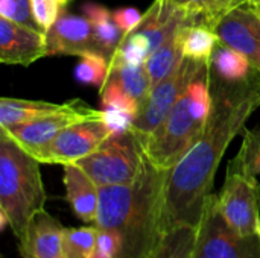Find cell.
<instances>
[{
	"instance_id": "484cf974",
	"label": "cell",
	"mask_w": 260,
	"mask_h": 258,
	"mask_svg": "<svg viewBox=\"0 0 260 258\" xmlns=\"http://www.w3.org/2000/svg\"><path fill=\"white\" fill-rule=\"evenodd\" d=\"M108 65L110 61L96 52L85 53L79 56V62L75 68V76L81 84L102 87L108 76Z\"/></svg>"
},
{
	"instance_id": "44dd1931",
	"label": "cell",
	"mask_w": 260,
	"mask_h": 258,
	"mask_svg": "<svg viewBox=\"0 0 260 258\" xmlns=\"http://www.w3.org/2000/svg\"><path fill=\"white\" fill-rule=\"evenodd\" d=\"M178 27L166 38V41L161 46H158L149 55L148 61L145 62L152 87L157 85L160 81H163L183 58L180 52V46H178Z\"/></svg>"
},
{
	"instance_id": "d6986e66",
	"label": "cell",
	"mask_w": 260,
	"mask_h": 258,
	"mask_svg": "<svg viewBox=\"0 0 260 258\" xmlns=\"http://www.w3.org/2000/svg\"><path fill=\"white\" fill-rule=\"evenodd\" d=\"M165 3L180 9L189 18L209 26L213 30V26L218 20L225 15L229 11L247 3V0H163Z\"/></svg>"
},
{
	"instance_id": "8992f818",
	"label": "cell",
	"mask_w": 260,
	"mask_h": 258,
	"mask_svg": "<svg viewBox=\"0 0 260 258\" xmlns=\"http://www.w3.org/2000/svg\"><path fill=\"white\" fill-rule=\"evenodd\" d=\"M218 207L236 233L260 234V182L239 155L229 163L224 186L218 193Z\"/></svg>"
},
{
	"instance_id": "ac0fdd59",
	"label": "cell",
	"mask_w": 260,
	"mask_h": 258,
	"mask_svg": "<svg viewBox=\"0 0 260 258\" xmlns=\"http://www.w3.org/2000/svg\"><path fill=\"white\" fill-rule=\"evenodd\" d=\"M64 103H52L44 100H29V99H0V129L24 125L44 117L50 113L61 109Z\"/></svg>"
},
{
	"instance_id": "3957f363",
	"label": "cell",
	"mask_w": 260,
	"mask_h": 258,
	"mask_svg": "<svg viewBox=\"0 0 260 258\" xmlns=\"http://www.w3.org/2000/svg\"><path fill=\"white\" fill-rule=\"evenodd\" d=\"M212 109V65L209 64L181 94L163 123L145 140L146 158L171 170L203 134Z\"/></svg>"
},
{
	"instance_id": "ba28073f",
	"label": "cell",
	"mask_w": 260,
	"mask_h": 258,
	"mask_svg": "<svg viewBox=\"0 0 260 258\" xmlns=\"http://www.w3.org/2000/svg\"><path fill=\"white\" fill-rule=\"evenodd\" d=\"M192 258H260V234L232 230L219 211L218 195H212L197 228Z\"/></svg>"
},
{
	"instance_id": "52a82bcc",
	"label": "cell",
	"mask_w": 260,
	"mask_h": 258,
	"mask_svg": "<svg viewBox=\"0 0 260 258\" xmlns=\"http://www.w3.org/2000/svg\"><path fill=\"white\" fill-rule=\"evenodd\" d=\"M209 64L210 61L181 58L177 67L163 81L151 88L131 125V131L142 140V143H145V140L163 123L181 94Z\"/></svg>"
},
{
	"instance_id": "6da1fadb",
	"label": "cell",
	"mask_w": 260,
	"mask_h": 258,
	"mask_svg": "<svg viewBox=\"0 0 260 258\" xmlns=\"http://www.w3.org/2000/svg\"><path fill=\"white\" fill-rule=\"evenodd\" d=\"M260 108V68L242 81H225L212 71V109L207 125L187 151L169 170L165 186V231L198 228L219 163L248 119Z\"/></svg>"
},
{
	"instance_id": "d4e9b609",
	"label": "cell",
	"mask_w": 260,
	"mask_h": 258,
	"mask_svg": "<svg viewBox=\"0 0 260 258\" xmlns=\"http://www.w3.org/2000/svg\"><path fill=\"white\" fill-rule=\"evenodd\" d=\"M152 53L151 44L148 38L137 32H131L125 35L119 47L116 49L114 55L110 59L108 71L117 67H125V65H140L145 64Z\"/></svg>"
},
{
	"instance_id": "cb8c5ba5",
	"label": "cell",
	"mask_w": 260,
	"mask_h": 258,
	"mask_svg": "<svg viewBox=\"0 0 260 258\" xmlns=\"http://www.w3.org/2000/svg\"><path fill=\"white\" fill-rule=\"evenodd\" d=\"M195 239L197 228L181 227L169 230L149 258H192Z\"/></svg>"
},
{
	"instance_id": "83f0119b",
	"label": "cell",
	"mask_w": 260,
	"mask_h": 258,
	"mask_svg": "<svg viewBox=\"0 0 260 258\" xmlns=\"http://www.w3.org/2000/svg\"><path fill=\"white\" fill-rule=\"evenodd\" d=\"M238 155L251 173L260 176V129H244Z\"/></svg>"
},
{
	"instance_id": "30bf717a",
	"label": "cell",
	"mask_w": 260,
	"mask_h": 258,
	"mask_svg": "<svg viewBox=\"0 0 260 258\" xmlns=\"http://www.w3.org/2000/svg\"><path fill=\"white\" fill-rule=\"evenodd\" d=\"M102 116V109H93L81 99H73L70 102H66L64 106L55 113H50L44 117H40L24 125L0 129V132H5L24 151L34 154L35 151L47 144L50 140H53L62 129L69 128L70 125L99 119Z\"/></svg>"
},
{
	"instance_id": "7c38bea8",
	"label": "cell",
	"mask_w": 260,
	"mask_h": 258,
	"mask_svg": "<svg viewBox=\"0 0 260 258\" xmlns=\"http://www.w3.org/2000/svg\"><path fill=\"white\" fill-rule=\"evenodd\" d=\"M44 56V32L0 17V62L27 67Z\"/></svg>"
},
{
	"instance_id": "f546056e",
	"label": "cell",
	"mask_w": 260,
	"mask_h": 258,
	"mask_svg": "<svg viewBox=\"0 0 260 258\" xmlns=\"http://www.w3.org/2000/svg\"><path fill=\"white\" fill-rule=\"evenodd\" d=\"M30 6H32L34 20L40 27V30H43L44 33L56 21L61 12L59 8H62L58 0H30Z\"/></svg>"
},
{
	"instance_id": "8fae6325",
	"label": "cell",
	"mask_w": 260,
	"mask_h": 258,
	"mask_svg": "<svg viewBox=\"0 0 260 258\" xmlns=\"http://www.w3.org/2000/svg\"><path fill=\"white\" fill-rule=\"evenodd\" d=\"M218 41L242 52L260 68V8L244 3L222 15L213 26Z\"/></svg>"
},
{
	"instance_id": "e575fe53",
	"label": "cell",
	"mask_w": 260,
	"mask_h": 258,
	"mask_svg": "<svg viewBox=\"0 0 260 258\" xmlns=\"http://www.w3.org/2000/svg\"><path fill=\"white\" fill-rule=\"evenodd\" d=\"M247 3H251V5H254V0H247Z\"/></svg>"
},
{
	"instance_id": "277c9868",
	"label": "cell",
	"mask_w": 260,
	"mask_h": 258,
	"mask_svg": "<svg viewBox=\"0 0 260 258\" xmlns=\"http://www.w3.org/2000/svg\"><path fill=\"white\" fill-rule=\"evenodd\" d=\"M40 164L34 155L0 132V228L8 225L17 242L47 201Z\"/></svg>"
},
{
	"instance_id": "d6a6232c",
	"label": "cell",
	"mask_w": 260,
	"mask_h": 258,
	"mask_svg": "<svg viewBox=\"0 0 260 258\" xmlns=\"http://www.w3.org/2000/svg\"><path fill=\"white\" fill-rule=\"evenodd\" d=\"M58 2L61 3V6H66V5H67L69 2H72V0H58Z\"/></svg>"
},
{
	"instance_id": "4fadbf2b",
	"label": "cell",
	"mask_w": 260,
	"mask_h": 258,
	"mask_svg": "<svg viewBox=\"0 0 260 258\" xmlns=\"http://www.w3.org/2000/svg\"><path fill=\"white\" fill-rule=\"evenodd\" d=\"M46 47L47 56H82L96 52L90 20L61 11L56 21L46 32Z\"/></svg>"
},
{
	"instance_id": "4dcf8cb0",
	"label": "cell",
	"mask_w": 260,
	"mask_h": 258,
	"mask_svg": "<svg viewBox=\"0 0 260 258\" xmlns=\"http://www.w3.org/2000/svg\"><path fill=\"white\" fill-rule=\"evenodd\" d=\"M113 18L116 24L125 32V35H128L140 24L143 14L134 8H119L113 11Z\"/></svg>"
},
{
	"instance_id": "ffe728a7",
	"label": "cell",
	"mask_w": 260,
	"mask_h": 258,
	"mask_svg": "<svg viewBox=\"0 0 260 258\" xmlns=\"http://www.w3.org/2000/svg\"><path fill=\"white\" fill-rule=\"evenodd\" d=\"M212 71L225 81H242L254 70L250 58L239 50H235L222 43H218L212 59Z\"/></svg>"
},
{
	"instance_id": "2e32d148",
	"label": "cell",
	"mask_w": 260,
	"mask_h": 258,
	"mask_svg": "<svg viewBox=\"0 0 260 258\" xmlns=\"http://www.w3.org/2000/svg\"><path fill=\"white\" fill-rule=\"evenodd\" d=\"M84 14L91 23L96 52L104 55L110 61L116 49L125 38V32L116 24L113 12H110L105 6L87 3L84 5Z\"/></svg>"
},
{
	"instance_id": "5bb4252c",
	"label": "cell",
	"mask_w": 260,
	"mask_h": 258,
	"mask_svg": "<svg viewBox=\"0 0 260 258\" xmlns=\"http://www.w3.org/2000/svg\"><path fill=\"white\" fill-rule=\"evenodd\" d=\"M66 227L46 210L32 217L18 242L21 258H67L64 249Z\"/></svg>"
},
{
	"instance_id": "9a60e30c",
	"label": "cell",
	"mask_w": 260,
	"mask_h": 258,
	"mask_svg": "<svg viewBox=\"0 0 260 258\" xmlns=\"http://www.w3.org/2000/svg\"><path fill=\"white\" fill-rule=\"evenodd\" d=\"M62 167L66 201L72 213L85 225H94L98 220L101 189L78 164H66Z\"/></svg>"
},
{
	"instance_id": "9c48e42d",
	"label": "cell",
	"mask_w": 260,
	"mask_h": 258,
	"mask_svg": "<svg viewBox=\"0 0 260 258\" xmlns=\"http://www.w3.org/2000/svg\"><path fill=\"white\" fill-rule=\"evenodd\" d=\"M110 135L111 132L102 116L70 125L30 155L41 164H73L94 152Z\"/></svg>"
},
{
	"instance_id": "836d02e7",
	"label": "cell",
	"mask_w": 260,
	"mask_h": 258,
	"mask_svg": "<svg viewBox=\"0 0 260 258\" xmlns=\"http://www.w3.org/2000/svg\"><path fill=\"white\" fill-rule=\"evenodd\" d=\"M254 6H257V8H260V0H254Z\"/></svg>"
},
{
	"instance_id": "7a4b0ae2",
	"label": "cell",
	"mask_w": 260,
	"mask_h": 258,
	"mask_svg": "<svg viewBox=\"0 0 260 258\" xmlns=\"http://www.w3.org/2000/svg\"><path fill=\"white\" fill-rule=\"evenodd\" d=\"M169 170L148 158L129 184L101 187L99 251L111 258H149L165 236L163 202Z\"/></svg>"
},
{
	"instance_id": "603a6c76",
	"label": "cell",
	"mask_w": 260,
	"mask_h": 258,
	"mask_svg": "<svg viewBox=\"0 0 260 258\" xmlns=\"http://www.w3.org/2000/svg\"><path fill=\"white\" fill-rule=\"evenodd\" d=\"M101 245V231L96 225L64 230V249L67 258H91Z\"/></svg>"
},
{
	"instance_id": "1f68e13d",
	"label": "cell",
	"mask_w": 260,
	"mask_h": 258,
	"mask_svg": "<svg viewBox=\"0 0 260 258\" xmlns=\"http://www.w3.org/2000/svg\"><path fill=\"white\" fill-rule=\"evenodd\" d=\"M91 258H111V257H110V255H107V254H105V252H102V251H98V252H96V254H94Z\"/></svg>"
},
{
	"instance_id": "4316f807",
	"label": "cell",
	"mask_w": 260,
	"mask_h": 258,
	"mask_svg": "<svg viewBox=\"0 0 260 258\" xmlns=\"http://www.w3.org/2000/svg\"><path fill=\"white\" fill-rule=\"evenodd\" d=\"M101 102H102V109L122 111L131 114L134 119L137 117L142 108V105L113 79H107L105 84L101 87Z\"/></svg>"
},
{
	"instance_id": "f1b7e54d",
	"label": "cell",
	"mask_w": 260,
	"mask_h": 258,
	"mask_svg": "<svg viewBox=\"0 0 260 258\" xmlns=\"http://www.w3.org/2000/svg\"><path fill=\"white\" fill-rule=\"evenodd\" d=\"M0 17L34 29H40L32 15L30 0H0Z\"/></svg>"
},
{
	"instance_id": "e0dca14e",
	"label": "cell",
	"mask_w": 260,
	"mask_h": 258,
	"mask_svg": "<svg viewBox=\"0 0 260 258\" xmlns=\"http://www.w3.org/2000/svg\"><path fill=\"white\" fill-rule=\"evenodd\" d=\"M218 43L216 33L203 23L187 20L178 27V46L183 58L210 61Z\"/></svg>"
},
{
	"instance_id": "7402d4cb",
	"label": "cell",
	"mask_w": 260,
	"mask_h": 258,
	"mask_svg": "<svg viewBox=\"0 0 260 258\" xmlns=\"http://www.w3.org/2000/svg\"><path fill=\"white\" fill-rule=\"evenodd\" d=\"M107 79H113L114 82H117L140 105H143L145 99L148 97L152 88V82L146 70V64L113 68L108 71Z\"/></svg>"
},
{
	"instance_id": "5b68a950",
	"label": "cell",
	"mask_w": 260,
	"mask_h": 258,
	"mask_svg": "<svg viewBox=\"0 0 260 258\" xmlns=\"http://www.w3.org/2000/svg\"><path fill=\"white\" fill-rule=\"evenodd\" d=\"M146 155L142 140L131 131L110 135L94 152L73 163L101 187L129 184L137 178Z\"/></svg>"
}]
</instances>
